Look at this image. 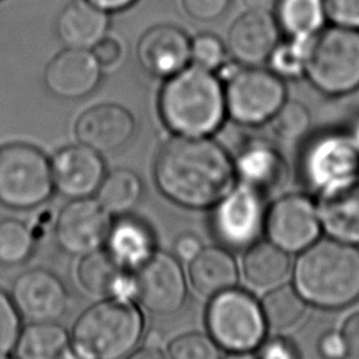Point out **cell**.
<instances>
[{
    "instance_id": "1",
    "label": "cell",
    "mask_w": 359,
    "mask_h": 359,
    "mask_svg": "<svg viewBox=\"0 0 359 359\" xmlns=\"http://www.w3.org/2000/svg\"><path fill=\"white\" fill-rule=\"evenodd\" d=\"M153 178L158 191L187 209H212L236 185L233 157L209 136L175 135L157 151Z\"/></svg>"
},
{
    "instance_id": "2",
    "label": "cell",
    "mask_w": 359,
    "mask_h": 359,
    "mask_svg": "<svg viewBox=\"0 0 359 359\" xmlns=\"http://www.w3.org/2000/svg\"><path fill=\"white\" fill-rule=\"evenodd\" d=\"M158 112L175 135L209 136L227 116L223 81L215 72L189 63L164 80Z\"/></svg>"
},
{
    "instance_id": "3",
    "label": "cell",
    "mask_w": 359,
    "mask_h": 359,
    "mask_svg": "<svg viewBox=\"0 0 359 359\" xmlns=\"http://www.w3.org/2000/svg\"><path fill=\"white\" fill-rule=\"evenodd\" d=\"M294 289L320 309H342L359 299V250L335 238L306 247L293 268Z\"/></svg>"
},
{
    "instance_id": "4",
    "label": "cell",
    "mask_w": 359,
    "mask_h": 359,
    "mask_svg": "<svg viewBox=\"0 0 359 359\" xmlns=\"http://www.w3.org/2000/svg\"><path fill=\"white\" fill-rule=\"evenodd\" d=\"M144 318L132 300L107 297L74 321L72 346L88 359H123L139 345Z\"/></svg>"
},
{
    "instance_id": "5",
    "label": "cell",
    "mask_w": 359,
    "mask_h": 359,
    "mask_svg": "<svg viewBox=\"0 0 359 359\" xmlns=\"http://www.w3.org/2000/svg\"><path fill=\"white\" fill-rule=\"evenodd\" d=\"M304 76L325 95L338 97L359 88V29L332 25L310 41Z\"/></svg>"
},
{
    "instance_id": "6",
    "label": "cell",
    "mask_w": 359,
    "mask_h": 359,
    "mask_svg": "<svg viewBox=\"0 0 359 359\" xmlns=\"http://www.w3.org/2000/svg\"><path fill=\"white\" fill-rule=\"evenodd\" d=\"M50 160L34 144L15 142L0 146V205L29 210L53 192Z\"/></svg>"
},
{
    "instance_id": "7",
    "label": "cell",
    "mask_w": 359,
    "mask_h": 359,
    "mask_svg": "<svg viewBox=\"0 0 359 359\" xmlns=\"http://www.w3.org/2000/svg\"><path fill=\"white\" fill-rule=\"evenodd\" d=\"M209 335L230 352L252 351L266 334L261 303L247 290L231 287L210 297L206 309Z\"/></svg>"
},
{
    "instance_id": "8",
    "label": "cell",
    "mask_w": 359,
    "mask_h": 359,
    "mask_svg": "<svg viewBox=\"0 0 359 359\" xmlns=\"http://www.w3.org/2000/svg\"><path fill=\"white\" fill-rule=\"evenodd\" d=\"M223 86L227 116L240 125L269 122L286 100L283 80L261 66L237 65Z\"/></svg>"
},
{
    "instance_id": "9",
    "label": "cell",
    "mask_w": 359,
    "mask_h": 359,
    "mask_svg": "<svg viewBox=\"0 0 359 359\" xmlns=\"http://www.w3.org/2000/svg\"><path fill=\"white\" fill-rule=\"evenodd\" d=\"M212 209V231L229 250H247L264 231L268 209L265 198L262 192L248 185L236 184Z\"/></svg>"
},
{
    "instance_id": "10",
    "label": "cell",
    "mask_w": 359,
    "mask_h": 359,
    "mask_svg": "<svg viewBox=\"0 0 359 359\" xmlns=\"http://www.w3.org/2000/svg\"><path fill=\"white\" fill-rule=\"evenodd\" d=\"M136 297L154 316H174L188 299V285L180 259L165 251H154L133 273Z\"/></svg>"
},
{
    "instance_id": "11",
    "label": "cell",
    "mask_w": 359,
    "mask_h": 359,
    "mask_svg": "<svg viewBox=\"0 0 359 359\" xmlns=\"http://www.w3.org/2000/svg\"><path fill=\"white\" fill-rule=\"evenodd\" d=\"M303 181L316 192L359 175V146L349 136L330 133L314 139L300 163Z\"/></svg>"
},
{
    "instance_id": "12",
    "label": "cell",
    "mask_w": 359,
    "mask_h": 359,
    "mask_svg": "<svg viewBox=\"0 0 359 359\" xmlns=\"http://www.w3.org/2000/svg\"><path fill=\"white\" fill-rule=\"evenodd\" d=\"M111 224V213L97 199L77 198L59 210L53 234L63 252L83 257L105 244Z\"/></svg>"
},
{
    "instance_id": "13",
    "label": "cell",
    "mask_w": 359,
    "mask_h": 359,
    "mask_svg": "<svg viewBox=\"0 0 359 359\" xmlns=\"http://www.w3.org/2000/svg\"><path fill=\"white\" fill-rule=\"evenodd\" d=\"M10 294L21 317L29 323H57L69 310L70 294L65 282L45 268L20 273Z\"/></svg>"
},
{
    "instance_id": "14",
    "label": "cell",
    "mask_w": 359,
    "mask_h": 359,
    "mask_svg": "<svg viewBox=\"0 0 359 359\" xmlns=\"http://www.w3.org/2000/svg\"><path fill=\"white\" fill-rule=\"evenodd\" d=\"M264 231L286 252L303 251L320 234L317 206L302 194L280 196L266 209Z\"/></svg>"
},
{
    "instance_id": "15",
    "label": "cell",
    "mask_w": 359,
    "mask_h": 359,
    "mask_svg": "<svg viewBox=\"0 0 359 359\" xmlns=\"http://www.w3.org/2000/svg\"><path fill=\"white\" fill-rule=\"evenodd\" d=\"M74 137L100 154L123 149L136 133V119L119 104L104 102L87 108L74 122Z\"/></svg>"
},
{
    "instance_id": "16",
    "label": "cell",
    "mask_w": 359,
    "mask_h": 359,
    "mask_svg": "<svg viewBox=\"0 0 359 359\" xmlns=\"http://www.w3.org/2000/svg\"><path fill=\"white\" fill-rule=\"evenodd\" d=\"M50 168L55 189L70 199L90 198L107 174L102 154L81 143L59 149Z\"/></svg>"
},
{
    "instance_id": "17",
    "label": "cell",
    "mask_w": 359,
    "mask_h": 359,
    "mask_svg": "<svg viewBox=\"0 0 359 359\" xmlns=\"http://www.w3.org/2000/svg\"><path fill=\"white\" fill-rule=\"evenodd\" d=\"M102 69L91 50L65 48L43 70V86L56 98L80 100L101 83Z\"/></svg>"
},
{
    "instance_id": "18",
    "label": "cell",
    "mask_w": 359,
    "mask_h": 359,
    "mask_svg": "<svg viewBox=\"0 0 359 359\" xmlns=\"http://www.w3.org/2000/svg\"><path fill=\"white\" fill-rule=\"evenodd\" d=\"M136 56L147 74L165 80L191 63V39L175 25H154L140 36Z\"/></svg>"
},
{
    "instance_id": "19",
    "label": "cell",
    "mask_w": 359,
    "mask_h": 359,
    "mask_svg": "<svg viewBox=\"0 0 359 359\" xmlns=\"http://www.w3.org/2000/svg\"><path fill=\"white\" fill-rule=\"evenodd\" d=\"M279 34L271 11H244L227 32V52L241 66H261L278 45Z\"/></svg>"
},
{
    "instance_id": "20",
    "label": "cell",
    "mask_w": 359,
    "mask_h": 359,
    "mask_svg": "<svg viewBox=\"0 0 359 359\" xmlns=\"http://www.w3.org/2000/svg\"><path fill=\"white\" fill-rule=\"evenodd\" d=\"M320 226L331 238L359 245V175L318 194Z\"/></svg>"
},
{
    "instance_id": "21",
    "label": "cell",
    "mask_w": 359,
    "mask_h": 359,
    "mask_svg": "<svg viewBox=\"0 0 359 359\" xmlns=\"http://www.w3.org/2000/svg\"><path fill=\"white\" fill-rule=\"evenodd\" d=\"M233 163L240 182L264 195L280 187L286 178V164L282 154L264 139L251 137L243 142L233 157Z\"/></svg>"
},
{
    "instance_id": "22",
    "label": "cell",
    "mask_w": 359,
    "mask_h": 359,
    "mask_svg": "<svg viewBox=\"0 0 359 359\" xmlns=\"http://www.w3.org/2000/svg\"><path fill=\"white\" fill-rule=\"evenodd\" d=\"M77 280L94 296L133 300L136 297L135 278L107 250H95L81 257L77 266Z\"/></svg>"
},
{
    "instance_id": "23",
    "label": "cell",
    "mask_w": 359,
    "mask_h": 359,
    "mask_svg": "<svg viewBox=\"0 0 359 359\" xmlns=\"http://www.w3.org/2000/svg\"><path fill=\"white\" fill-rule=\"evenodd\" d=\"M109 13L88 0H72L59 13L56 35L65 48L91 50L109 29Z\"/></svg>"
},
{
    "instance_id": "24",
    "label": "cell",
    "mask_w": 359,
    "mask_h": 359,
    "mask_svg": "<svg viewBox=\"0 0 359 359\" xmlns=\"http://www.w3.org/2000/svg\"><path fill=\"white\" fill-rule=\"evenodd\" d=\"M188 278L192 287L201 296L213 297L220 292L237 286L238 266L229 248L223 245H208L189 261Z\"/></svg>"
},
{
    "instance_id": "25",
    "label": "cell",
    "mask_w": 359,
    "mask_h": 359,
    "mask_svg": "<svg viewBox=\"0 0 359 359\" xmlns=\"http://www.w3.org/2000/svg\"><path fill=\"white\" fill-rule=\"evenodd\" d=\"M105 245L121 265L126 269H136L156 251V237L146 222L121 215L112 222Z\"/></svg>"
},
{
    "instance_id": "26",
    "label": "cell",
    "mask_w": 359,
    "mask_h": 359,
    "mask_svg": "<svg viewBox=\"0 0 359 359\" xmlns=\"http://www.w3.org/2000/svg\"><path fill=\"white\" fill-rule=\"evenodd\" d=\"M241 271L251 286L258 289L271 287L289 273V252L272 241H257L245 250Z\"/></svg>"
},
{
    "instance_id": "27",
    "label": "cell",
    "mask_w": 359,
    "mask_h": 359,
    "mask_svg": "<svg viewBox=\"0 0 359 359\" xmlns=\"http://www.w3.org/2000/svg\"><path fill=\"white\" fill-rule=\"evenodd\" d=\"M275 20L289 38L311 39L327 18L324 0H276Z\"/></svg>"
},
{
    "instance_id": "28",
    "label": "cell",
    "mask_w": 359,
    "mask_h": 359,
    "mask_svg": "<svg viewBox=\"0 0 359 359\" xmlns=\"http://www.w3.org/2000/svg\"><path fill=\"white\" fill-rule=\"evenodd\" d=\"M70 337L57 323H29L21 330L14 352L17 359H59Z\"/></svg>"
},
{
    "instance_id": "29",
    "label": "cell",
    "mask_w": 359,
    "mask_h": 359,
    "mask_svg": "<svg viewBox=\"0 0 359 359\" xmlns=\"http://www.w3.org/2000/svg\"><path fill=\"white\" fill-rule=\"evenodd\" d=\"M95 194L108 213L128 215L142 198L143 182L133 170L115 168L105 174Z\"/></svg>"
},
{
    "instance_id": "30",
    "label": "cell",
    "mask_w": 359,
    "mask_h": 359,
    "mask_svg": "<svg viewBox=\"0 0 359 359\" xmlns=\"http://www.w3.org/2000/svg\"><path fill=\"white\" fill-rule=\"evenodd\" d=\"M266 327L283 331L296 325L306 311V300L290 285H280L269 290L261 300Z\"/></svg>"
},
{
    "instance_id": "31",
    "label": "cell",
    "mask_w": 359,
    "mask_h": 359,
    "mask_svg": "<svg viewBox=\"0 0 359 359\" xmlns=\"http://www.w3.org/2000/svg\"><path fill=\"white\" fill-rule=\"evenodd\" d=\"M34 251L35 234L29 226L11 217L0 220V266H21Z\"/></svg>"
},
{
    "instance_id": "32",
    "label": "cell",
    "mask_w": 359,
    "mask_h": 359,
    "mask_svg": "<svg viewBox=\"0 0 359 359\" xmlns=\"http://www.w3.org/2000/svg\"><path fill=\"white\" fill-rule=\"evenodd\" d=\"M310 41L302 38H289L285 42L279 41L266 60L269 65L268 69L282 80L304 76Z\"/></svg>"
},
{
    "instance_id": "33",
    "label": "cell",
    "mask_w": 359,
    "mask_h": 359,
    "mask_svg": "<svg viewBox=\"0 0 359 359\" xmlns=\"http://www.w3.org/2000/svg\"><path fill=\"white\" fill-rule=\"evenodd\" d=\"M269 123L279 139L285 142H296L307 133L311 116L304 104L286 98L269 119Z\"/></svg>"
},
{
    "instance_id": "34",
    "label": "cell",
    "mask_w": 359,
    "mask_h": 359,
    "mask_svg": "<svg viewBox=\"0 0 359 359\" xmlns=\"http://www.w3.org/2000/svg\"><path fill=\"white\" fill-rule=\"evenodd\" d=\"M168 359H222L219 344L206 334L187 332L175 337L167 348Z\"/></svg>"
},
{
    "instance_id": "35",
    "label": "cell",
    "mask_w": 359,
    "mask_h": 359,
    "mask_svg": "<svg viewBox=\"0 0 359 359\" xmlns=\"http://www.w3.org/2000/svg\"><path fill=\"white\" fill-rule=\"evenodd\" d=\"M226 43L213 34H199L191 39V63L217 72L227 59Z\"/></svg>"
},
{
    "instance_id": "36",
    "label": "cell",
    "mask_w": 359,
    "mask_h": 359,
    "mask_svg": "<svg viewBox=\"0 0 359 359\" xmlns=\"http://www.w3.org/2000/svg\"><path fill=\"white\" fill-rule=\"evenodd\" d=\"M21 320L22 317L11 294L0 289V356L10 355L14 351L22 330Z\"/></svg>"
},
{
    "instance_id": "37",
    "label": "cell",
    "mask_w": 359,
    "mask_h": 359,
    "mask_svg": "<svg viewBox=\"0 0 359 359\" xmlns=\"http://www.w3.org/2000/svg\"><path fill=\"white\" fill-rule=\"evenodd\" d=\"M324 8L334 25L359 29V0H324Z\"/></svg>"
},
{
    "instance_id": "38",
    "label": "cell",
    "mask_w": 359,
    "mask_h": 359,
    "mask_svg": "<svg viewBox=\"0 0 359 359\" xmlns=\"http://www.w3.org/2000/svg\"><path fill=\"white\" fill-rule=\"evenodd\" d=\"M231 0H181L184 13L194 21L210 22L220 18Z\"/></svg>"
},
{
    "instance_id": "39",
    "label": "cell",
    "mask_w": 359,
    "mask_h": 359,
    "mask_svg": "<svg viewBox=\"0 0 359 359\" xmlns=\"http://www.w3.org/2000/svg\"><path fill=\"white\" fill-rule=\"evenodd\" d=\"M91 53L102 70H114L121 66L125 59L123 43L119 39L108 35L93 46Z\"/></svg>"
},
{
    "instance_id": "40",
    "label": "cell",
    "mask_w": 359,
    "mask_h": 359,
    "mask_svg": "<svg viewBox=\"0 0 359 359\" xmlns=\"http://www.w3.org/2000/svg\"><path fill=\"white\" fill-rule=\"evenodd\" d=\"M258 348V359H300L297 346L286 337L264 339Z\"/></svg>"
},
{
    "instance_id": "41",
    "label": "cell",
    "mask_w": 359,
    "mask_h": 359,
    "mask_svg": "<svg viewBox=\"0 0 359 359\" xmlns=\"http://www.w3.org/2000/svg\"><path fill=\"white\" fill-rule=\"evenodd\" d=\"M317 352L323 359H346L348 351L341 332L330 331L320 337Z\"/></svg>"
},
{
    "instance_id": "42",
    "label": "cell",
    "mask_w": 359,
    "mask_h": 359,
    "mask_svg": "<svg viewBox=\"0 0 359 359\" xmlns=\"http://www.w3.org/2000/svg\"><path fill=\"white\" fill-rule=\"evenodd\" d=\"M341 335L348 351V358L359 359V311L351 314L345 320Z\"/></svg>"
},
{
    "instance_id": "43",
    "label": "cell",
    "mask_w": 359,
    "mask_h": 359,
    "mask_svg": "<svg viewBox=\"0 0 359 359\" xmlns=\"http://www.w3.org/2000/svg\"><path fill=\"white\" fill-rule=\"evenodd\" d=\"M202 248L203 245L201 238L192 233H182L174 241V255L180 261L189 262Z\"/></svg>"
},
{
    "instance_id": "44",
    "label": "cell",
    "mask_w": 359,
    "mask_h": 359,
    "mask_svg": "<svg viewBox=\"0 0 359 359\" xmlns=\"http://www.w3.org/2000/svg\"><path fill=\"white\" fill-rule=\"evenodd\" d=\"M94 6L100 7L101 10L107 13H115V11H122L133 6L137 0H88Z\"/></svg>"
},
{
    "instance_id": "45",
    "label": "cell",
    "mask_w": 359,
    "mask_h": 359,
    "mask_svg": "<svg viewBox=\"0 0 359 359\" xmlns=\"http://www.w3.org/2000/svg\"><path fill=\"white\" fill-rule=\"evenodd\" d=\"M125 359H167V358L164 356L160 348L143 345L142 348L130 352Z\"/></svg>"
},
{
    "instance_id": "46",
    "label": "cell",
    "mask_w": 359,
    "mask_h": 359,
    "mask_svg": "<svg viewBox=\"0 0 359 359\" xmlns=\"http://www.w3.org/2000/svg\"><path fill=\"white\" fill-rule=\"evenodd\" d=\"M276 0H240L244 11H271Z\"/></svg>"
},
{
    "instance_id": "47",
    "label": "cell",
    "mask_w": 359,
    "mask_h": 359,
    "mask_svg": "<svg viewBox=\"0 0 359 359\" xmlns=\"http://www.w3.org/2000/svg\"><path fill=\"white\" fill-rule=\"evenodd\" d=\"M163 339H161V334L157 331H150L143 341V345L146 346H154V348H160Z\"/></svg>"
},
{
    "instance_id": "48",
    "label": "cell",
    "mask_w": 359,
    "mask_h": 359,
    "mask_svg": "<svg viewBox=\"0 0 359 359\" xmlns=\"http://www.w3.org/2000/svg\"><path fill=\"white\" fill-rule=\"evenodd\" d=\"M59 359H88V358H86L84 355H81V353L77 352L73 346L69 345V346L65 349V352L62 353V356H60Z\"/></svg>"
},
{
    "instance_id": "49",
    "label": "cell",
    "mask_w": 359,
    "mask_h": 359,
    "mask_svg": "<svg viewBox=\"0 0 359 359\" xmlns=\"http://www.w3.org/2000/svg\"><path fill=\"white\" fill-rule=\"evenodd\" d=\"M222 359H258V356L251 353V351H243V352H230L226 358H222Z\"/></svg>"
},
{
    "instance_id": "50",
    "label": "cell",
    "mask_w": 359,
    "mask_h": 359,
    "mask_svg": "<svg viewBox=\"0 0 359 359\" xmlns=\"http://www.w3.org/2000/svg\"><path fill=\"white\" fill-rule=\"evenodd\" d=\"M353 140H355V143L359 146V123L356 125V128H355V130H353V135L351 136Z\"/></svg>"
},
{
    "instance_id": "51",
    "label": "cell",
    "mask_w": 359,
    "mask_h": 359,
    "mask_svg": "<svg viewBox=\"0 0 359 359\" xmlns=\"http://www.w3.org/2000/svg\"><path fill=\"white\" fill-rule=\"evenodd\" d=\"M0 359H17V358H11L10 355H1Z\"/></svg>"
}]
</instances>
